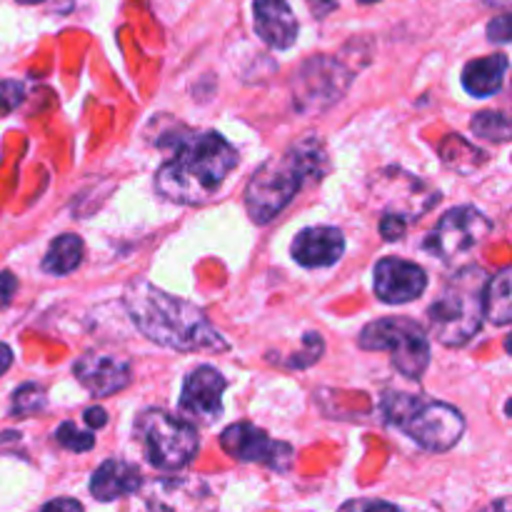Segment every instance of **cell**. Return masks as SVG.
I'll list each match as a JSON object with an SVG mask.
<instances>
[{
	"mask_svg": "<svg viewBox=\"0 0 512 512\" xmlns=\"http://www.w3.org/2000/svg\"><path fill=\"white\" fill-rule=\"evenodd\" d=\"M123 300L135 328L155 345L178 353H195V350L225 353L230 348L228 340L213 328L198 305L175 298L148 280L138 278L128 283Z\"/></svg>",
	"mask_w": 512,
	"mask_h": 512,
	"instance_id": "6da1fadb",
	"label": "cell"
},
{
	"mask_svg": "<svg viewBox=\"0 0 512 512\" xmlns=\"http://www.w3.org/2000/svg\"><path fill=\"white\" fill-rule=\"evenodd\" d=\"M238 165L233 145L218 133L173 135V155L155 175L163 198L180 205H203L213 198Z\"/></svg>",
	"mask_w": 512,
	"mask_h": 512,
	"instance_id": "7a4b0ae2",
	"label": "cell"
},
{
	"mask_svg": "<svg viewBox=\"0 0 512 512\" xmlns=\"http://www.w3.org/2000/svg\"><path fill=\"white\" fill-rule=\"evenodd\" d=\"M328 170V155L315 135L298 140L283 158L265 163L245 190V208L258 225L283 213L285 205L308 183H318Z\"/></svg>",
	"mask_w": 512,
	"mask_h": 512,
	"instance_id": "3957f363",
	"label": "cell"
},
{
	"mask_svg": "<svg viewBox=\"0 0 512 512\" xmlns=\"http://www.w3.org/2000/svg\"><path fill=\"white\" fill-rule=\"evenodd\" d=\"M490 275L480 265H465L445 283L443 293L428 308L433 335L445 348H460L483 325V293Z\"/></svg>",
	"mask_w": 512,
	"mask_h": 512,
	"instance_id": "277c9868",
	"label": "cell"
},
{
	"mask_svg": "<svg viewBox=\"0 0 512 512\" xmlns=\"http://www.w3.org/2000/svg\"><path fill=\"white\" fill-rule=\"evenodd\" d=\"M383 415L390 425L403 430L430 453H445L455 448L465 433V418L458 408L423 395H408L398 390L385 393Z\"/></svg>",
	"mask_w": 512,
	"mask_h": 512,
	"instance_id": "5b68a950",
	"label": "cell"
},
{
	"mask_svg": "<svg viewBox=\"0 0 512 512\" xmlns=\"http://www.w3.org/2000/svg\"><path fill=\"white\" fill-rule=\"evenodd\" d=\"M135 438L145 450L153 468L175 473L198 455L200 440L193 425L183 415L165 413L160 408L143 410L135 420Z\"/></svg>",
	"mask_w": 512,
	"mask_h": 512,
	"instance_id": "8992f818",
	"label": "cell"
},
{
	"mask_svg": "<svg viewBox=\"0 0 512 512\" xmlns=\"http://www.w3.org/2000/svg\"><path fill=\"white\" fill-rule=\"evenodd\" d=\"M363 350H385L403 378L420 380L430 365V343L425 330L410 318H383L365 325L358 338Z\"/></svg>",
	"mask_w": 512,
	"mask_h": 512,
	"instance_id": "52a82bcc",
	"label": "cell"
},
{
	"mask_svg": "<svg viewBox=\"0 0 512 512\" xmlns=\"http://www.w3.org/2000/svg\"><path fill=\"white\" fill-rule=\"evenodd\" d=\"M355 73L338 58L315 55L298 68L293 80V100L300 113H320L338 103L353 83Z\"/></svg>",
	"mask_w": 512,
	"mask_h": 512,
	"instance_id": "ba28073f",
	"label": "cell"
},
{
	"mask_svg": "<svg viewBox=\"0 0 512 512\" xmlns=\"http://www.w3.org/2000/svg\"><path fill=\"white\" fill-rule=\"evenodd\" d=\"M490 230H493V223L478 208L463 205V208L448 210L440 218V223L425 240V248L438 255L440 260L450 263L458 255L473 250L483 238H488Z\"/></svg>",
	"mask_w": 512,
	"mask_h": 512,
	"instance_id": "9c48e42d",
	"label": "cell"
},
{
	"mask_svg": "<svg viewBox=\"0 0 512 512\" xmlns=\"http://www.w3.org/2000/svg\"><path fill=\"white\" fill-rule=\"evenodd\" d=\"M220 448L225 455L240 460V463H260L268 468L285 473L293 460V448L270 438L265 430L255 428L253 423H235L225 428L220 435Z\"/></svg>",
	"mask_w": 512,
	"mask_h": 512,
	"instance_id": "30bf717a",
	"label": "cell"
},
{
	"mask_svg": "<svg viewBox=\"0 0 512 512\" xmlns=\"http://www.w3.org/2000/svg\"><path fill=\"white\" fill-rule=\"evenodd\" d=\"M228 380L213 365H200L185 378L180 393V413L185 420L195 423H213L223 413V393Z\"/></svg>",
	"mask_w": 512,
	"mask_h": 512,
	"instance_id": "8fae6325",
	"label": "cell"
},
{
	"mask_svg": "<svg viewBox=\"0 0 512 512\" xmlns=\"http://www.w3.org/2000/svg\"><path fill=\"white\" fill-rule=\"evenodd\" d=\"M375 295L388 305H405L418 300L428 288V275L418 263L403 258L378 260L373 273Z\"/></svg>",
	"mask_w": 512,
	"mask_h": 512,
	"instance_id": "7c38bea8",
	"label": "cell"
},
{
	"mask_svg": "<svg viewBox=\"0 0 512 512\" xmlns=\"http://www.w3.org/2000/svg\"><path fill=\"white\" fill-rule=\"evenodd\" d=\"M73 375L95 398H110L128 388L133 380V370L123 358H115L110 353H95V350L75 360Z\"/></svg>",
	"mask_w": 512,
	"mask_h": 512,
	"instance_id": "4fadbf2b",
	"label": "cell"
},
{
	"mask_svg": "<svg viewBox=\"0 0 512 512\" xmlns=\"http://www.w3.org/2000/svg\"><path fill=\"white\" fill-rule=\"evenodd\" d=\"M293 260L303 268H330L345 253V238L338 228H305L290 245Z\"/></svg>",
	"mask_w": 512,
	"mask_h": 512,
	"instance_id": "5bb4252c",
	"label": "cell"
},
{
	"mask_svg": "<svg viewBox=\"0 0 512 512\" xmlns=\"http://www.w3.org/2000/svg\"><path fill=\"white\" fill-rule=\"evenodd\" d=\"M255 33L275 50H288L298 40V18L288 0H253Z\"/></svg>",
	"mask_w": 512,
	"mask_h": 512,
	"instance_id": "9a60e30c",
	"label": "cell"
},
{
	"mask_svg": "<svg viewBox=\"0 0 512 512\" xmlns=\"http://www.w3.org/2000/svg\"><path fill=\"white\" fill-rule=\"evenodd\" d=\"M140 488H143V475L125 460H105L90 478V493L100 503L128 498V495L140 493Z\"/></svg>",
	"mask_w": 512,
	"mask_h": 512,
	"instance_id": "2e32d148",
	"label": "cell"
},
{
	"mask_svg": "<svg viewBox=\"0 0 512 512\" xmlns=\"http://www.w3.org/2000/svg\"><path fill=\"white\" fill-rule=\"evenodd\" d=\"M508 55L493 53L485 58L470 60L463 68V85L475 98H490L503 90L505 73H508Z\"/></svg>",
	"mask_w": 512,
	"mask_h": 512,
	"instance_id": "e0dca14e",
	"label": "cell"
},
{
	"mask_svg": "<svg viewBox=\"0 0 512 512\" xmlns=\"http://www.w3.org/2000/svg\"><path fill=\"white\" fill-rule=\"evenodd\" d=\"M483 315L493 325H510L512 320V270L503 268L488 278L483 293Z\"/></svg>",
	"mask_w": 512,
	"mask_h": 512,
	"instance_id": "ac0fdd59",
	"label": "cell"
},
{
	"mask_svg": "<svg viewBox=\"0 0 512 512\" xmlns=\"http://www.w3.org/2000/svg\"><path fill=\"white\" fill-rule=\"evenodd\" d=\"M85 245L78 235L65 233L50 243L48 253L43 258V270L50 275H70L73 270H78V265L83 263Z\"/></svg>",
	"mask_w": 512,
	"mask_h": 512,
	"instance_id": "d6986e66",
	"label": "cell"
},
{
	"mask_svg": "<svg viewBox=\"0 0 512 512\" xmlns=\"http://www.w3.org/2000/svg\"><path fill=\"white\" fill-rule=\"evenodd\" d=\"M470 128L478 138L493 140V143H508L510 140V120L500 110H483L470 120Z\"/></svg>",
	"mask_w": 512,
	"mask_h": 512,
	"instance_id": "ffe728a7",
	"label": "cell"
},
{
	"mask_svg": "<svg viewBox=\"0 0 512 512\" xmlns=\"http://www.w3.org/2000/svg\"><path fill=\"white\" fill-rule=\"evenodd\" d=\"M45 408V390L35 383L20 385L13 393L10 413L13 415H35Z\"/></svg>",
	"mask_w": 512,
	"mask_h": 512,
	"instance_id": "44dd1931",
	"label": "cell"
},
{
	"mask_svg": "<svg viewBox=\"0 0 512 512\" xmlns=\"http://www.w3.org/2000/svg\"><path fill=\"white\" fill-rule=\"evenodd\" d=\"M55 440H58V445H63L65 450H73V453H88L95 445V435L80 433L73 423L60 425L58 433H55Z\"/></svg>",
	"mask_w": 512,
	"mask_h": 512,
	"instance_id": "7402d4cb",
	"label": "cell"
},
{
	"mask_svg": "<svg viewBox=\"0 0 512 512\" xmlns=\"http://www.w3.org/2000/svg\"><path fill=\"white\" fill-rule=\"evenodd\" d=\"M303 345H305V350H303V358H295V360H290V368H310V365L313 363H318L320 358H323V350H325V343H323V338H320L318 333H305V338H303Z\"/></svg>",
	"mask_w": 512,
	"mask_h": 512,
	"instance_id": "603a6c76",
	"label": "cell"
},
{
	"mask_svg": "<svg viewBox=\"0 0 512 512\" xmlns=\"http://www.w3.org/2000/svg\"><path fill=\"white\" fill-rule=\"evenodd\" d=\"M25 100V88L18 80H0V113H10Z\"/></svg>",
	"mask_w": 512,
	"mask_h": 512,
	"instance_id": "cb8c5ba5",
	"label": "cell"
},
{
	"mask_svg": "<svg viewBox=\"0 0 512 512\" xmlns=\"http://www.w3.org/2000/svg\"><path fill=\"white\" fill-rule=\"evenodd\" d=\"M510 33H512V28H510V13H500L498 18L490 20V25H488V38L493 40V43H498V45L510 43V38H512Z\"/></svg>",
	"mask_w": 512,
	"mask_h": 512,
	"instance_id": "d4e9b609",
	"label": "cell"
},
{
	"mask_svg": "<svg viewBox=\"0 0 512 512\" xmlns=\"http://www.w3.org/2000/svg\"><path fill=\"white\" fill-rule=\"evenodd\" d=\"M18 293V278L13 273H0V310L8 308Z\"/></svg>",
	"mask_w": 512,
	"mask_h": 512,
	"instance_id": "484cf974",
	"label": "cell"
},
{
	"mask_svg": "<svg viewBox=\"0 0 512 512\" xmlns=\"http://www.w3.org/2000/svg\"><path fill=\"white\" fill-rule=\"evenodd\" d=\"M373 508H385L395 510L393 503H385V500H350V503L343 505V510H373Z\"/></svg>",
	"mask_w": 512,
	"mask_h": 512,
	"instance_id": "4316f807",
	"label": "cell"
},
{
	"mask_svg": "<svg viewBox=\"0 0 512 512\" xmlns=\"http://www.w3.org/2000/svg\"><path fill=\"white\" fill-rule=\"evenodd\" d=\"M305 3H308L310 13H313L315 18H325V15H330L338 8V0H305Z\"/></svg>",
	"mask_w": 512,
	"mask_h": 512,
	"instance_id": "83f0119b",
	"label": "cell"
},
{
	"mask_svg": "<svg viewBox=\"0 0 512 512\" xmlns=\"http://www.w3.org/2000/svg\"><path fill=\"white\" fill-rule=\"evenodd\" d=\"M83 418H85V423H88V428H93V430L105 428V423H108V415H105L103 408H88L85 410Z\"/></svg>",
	"mask_w": 512,
	"mask_h": 512,
	"instance_id": "f1b7e54d",
	"label": "cell"
},
{
	"mask_svg": "<svg viewBox=\"0 0 512 512\" xmlns=\"http://www.w3.org/2000/svg\"><path fill=\"white\" fill-rule=\"evenodd\" d=\"M43 510H83V503H78V500H70V498H60V500H53V503H45Z\"/></svg>",
	"mask_w": 512,
	"mask_h": 512,
	"instance_id": "f546056e",
	"label": "cell"
},
{
	"mask_svg": "<svg viewBox=\"0 0 512 512\" xmlns=\"http://www.w3.org/2000/svg\"><path fill=\"white\" fill-rule=\"evenodd\" d=\"M10 365H13V350H10V345L0 343V378L8 373Z\"/></svg>",
	"mask_w": 512,
	"mask_h": 512,
	"instance_id": "4dcf8cb0",
	"label": "cell"
},
{
	"mask_svg": "<svg viewBox=\"0 0 512 512\" xmlns=\"http://www.w3.org/2000/svg\"><path fill=\"white\" fill-rule=\"evenodd\" d=\"M483 3L490 5V8H500V10L510 8V0H483Z\"/></svg>",
	"mask_w": 512,
	"mask_h": 512,
	"instance_id": "1f68e13d",
	"label": "cell"
},
{
	"mask_svg": "<svg viewBox=\"0 0 512 512\" xmlns=\"http://www.w3.org/2000/svg\"><path fill=\"white\" fill-rule=\"evenodd\" d=\"M18 3H23V5H35V3H43V0H18Z\"/></svg>",
	"mask_w": 512,
	"mask_h": 512,
	"instance_id": "d6a6232c",
	"label": "cell"
},
{
	"mask_svg": "<svg viewBox=\"0 0 512 512\" xmlns=\"http://www.w3.org/2000/svg\"><path fill=\"white\" fill-rule=\"evenodd\" d=\"M358 3H363V5H373V3H378V0H358Z\"/></svg>",
	"mask_w": 512,
	"mask_h": 512,
	"instance_id": "836d02e7",
	"label": "cell"
}]
</instances>
